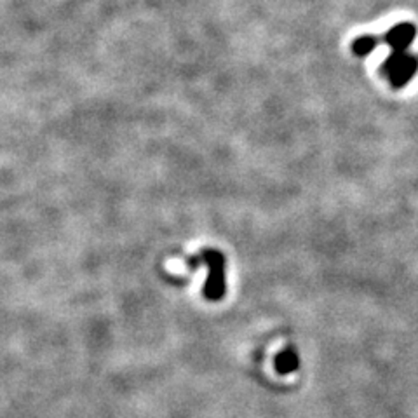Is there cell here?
<instances>
[{
  "instance_id": "cell-2",
  "label": "cell",
  "mask_w": 418,
  "mask_h": 418,
  "mask_svg": "<svg viewBox=\"0 0 418 418\" xmlns=\"http://www.w3.org/2000/svg\"><path fill=\"white\" fill-rule=\"evenodd\" d=\"M417 68V58L410 56V54L406 53H396V51H394L389 60L383 63L382 70L387 73V77H389V80L392 82L394 87H403L406 86L408 80L415 76Z\"/></svg>"
},
{
  "instance_id": "cell-4",
  "label": "cell",
  "mask_w": 418,
  "mask_h": 418,
  "mask_svg": "<svg viewBox=\"0 0 418 418\" xmlns=\"http://www.w3.org/2000/svg\"><path fill=\"white\" fill-rule=\"evenodd\" d=\"M298 354L293 351V349H286L281 354L277 356L275 359V368H277L279 373H283V375H288V373H293L298 369Z\"/></svg>"
},
{
  "instance_id": "cell-5",
  "label": "cell",
  "mask_w": 418,
  "mask_h": 418,
  "mask_svg": "<svg viewBox=\"0 0 418 418\" xmlns=\"http://www.w3.org/2000/svg\"><path fill=\"white\" fill-rule=\"evenodd\" d=\"M376 44H378V40H376L375 37H359V39H356V42L352 44V51H354L358 56H365V54L372 53Z\"/></svg>"
},
{
  "instance_id": "cell-1",
  "label": "cell",
  "mask_w": 418,
  "mask_h": 418,
  "mask_svg": "<svg viewBox=\"0 0 418 418\" xmlns=\"http://www.w3.org/2000/svg\"><path fill=\"white\" fill-rule=\"evenodd\" d=\"M199 260L207 267V281L204 286V297L211 302H218L225 297L227 279H225V254L218 250H204Z\"/></svg>"
},
{
  "instance_id": "cell-3",
  "label": "cell",
  "mask_w": 418,
  "mask_h": 418,
  "mask_svg": "<svg viewBox=\"0 0 418 418\" xmlns=\"http://www.w3.org/2000/svg\"><path fill=\"white\" fill-rule=\"evenodd\" d=\"M415 35H417V30H415V26L411 23H401V25H396L387 33L385 40L392 47V51L404 53L411 44V40L415 39Z\"/></svg>"
}]
</instances>
